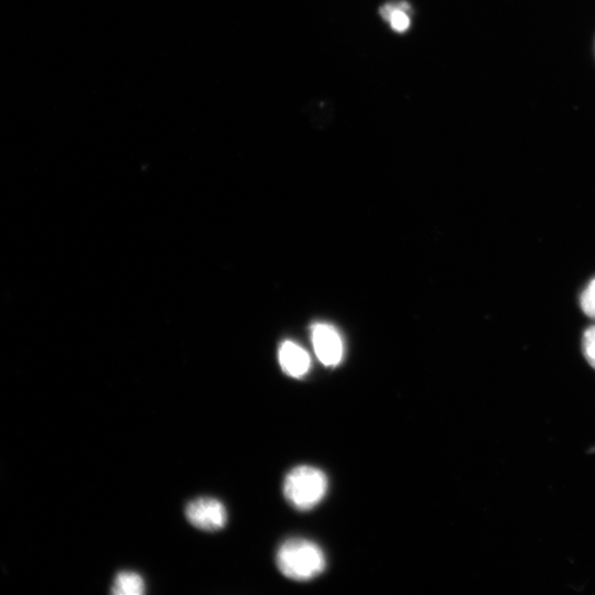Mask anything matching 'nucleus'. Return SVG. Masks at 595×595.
Masks as SVG:
<instances>
[{"label": "nucleus", "instance_id": "obj_1", "mask_svg": "<svg viewBox=\"0 0 595 595\" xmlns=\"http://www.w3.org/2000/svg\"><path fill=\"white\" fill-rule=\"evenodd\" d=\"M277 565L284 576L295 581H307L323 572L325 556L316 543L303 538H293L280 545Z\"/></svg>", "mask_w": 595, "mask_h": 595}, {"label": "nucleus", "instance_id": "obj_2", "mask_svg": "<svg viewBox=\"0 0 595 595\" xmlns=\"http://www.w3.org/2000/svg\"><path fill=\"white\" fill-rule=\"evenodd\" d=\"M327 490L325 474L313 466L294 467L283 483V494L288 502L299 510L316 506Z\"/></svg>", "mask_w": 595, "mask_h": 595}, {"label": "nucleus", "instance_id": "obj_3", "mask_svg": "<svg viewBox=\"0 0 595 595\" xmlns=\"http://www.w3.org/2000/svg\"><path fill=\"white\" fill-rule=\"evenodd\" d=\"M188 522L204 531H217L227 521L226 507L221 501L212 497H199L192 500L185 508Z\"/></svg>", "mask_w": 595, "mask_h": 595}, {"label": "nucleus", "instance_id": "obj_4", "mask_svg": "<svg viewBox=\"0 0 595 595\" xmlns=\"http://www.w3.org/2000/svg\"><path fill=\"white\" fill-rule=\"evenodd\" d=\"M311 338L318 360L325 366L337 365L343 357V343L338 332L329 324L317 323L312 327Z\"/></svg>", "mask_w": 595, "mask_h": 595}, {"label": "nucleus", "instance_id": "obj_5", "mask_svg": "<svg viewBox=\"0 0 595 595\" xmlns=\"http://www.w3.org/2000/svg\"><path fill=\"white\" fill-rule=\"evenodd\" d=\"M279 364L284 374L300 378L304 376L311 365L305 349L291 340H284L279 348Z\"/></svg>", "mask_w": 595, "mask_h": 595}, {"label": "nucleus", "instance_id": "obj_6", "mask_svg": "<svg viewBox=\"0 0 595 595\" xmlns=\"http://www.w3.org/2000/svg\"><path fill=\"white\" fill-rule=\"evenodd\" d=\"M145 592L143 578L136 572H120L116 575L111 593L115 595H142Z\"/></svg>", "mask_w": 595, "mask_h": 595}, {"label": "nucleus", "instance_id": "obj_7", "mask_svg": "<svg viewBox=\"0 0 595 595\" xmlns=\"http://www.w3.org/2000/svg\"><path fill=\"white\" fill-rule=\"evenodd\" d=\"M409 7L405 3H400L399 6H385L381 9V15L387 19L391 28L398 32L405 31L409 28L410 19L405 13V10Z\"/></svg>", "mask_w": 595, "mask_h": 595}, {"label": "nucleus", "instance_id": "obj_8", "mask_svg": "<svg viewBox=\"0 0 595 595\" xmlns=\"http://www.w3.org/2000/svg\"><path fill=\"white\" fill-rule=\"evenodd\" d=\"M580 304L586 315L595 318V278L588 282L582 292Z\"/></svg>", "mask_w": 595, "mask_h": 595}, {"label": "nucleus", "instance_id": "obj_9", "mask_svg": "<svg viewBox=\"0 0 595 595\" xmlns=\"http://www.w3.org/2000/svg\"><path fill=\"white\" fill-rule=\"evenodd\" d=\"M582 349L588 364L595 368V326H591L584 332Z\"/></svg>", "mask_w": 595, "mask_h": 595}]
</instances>
